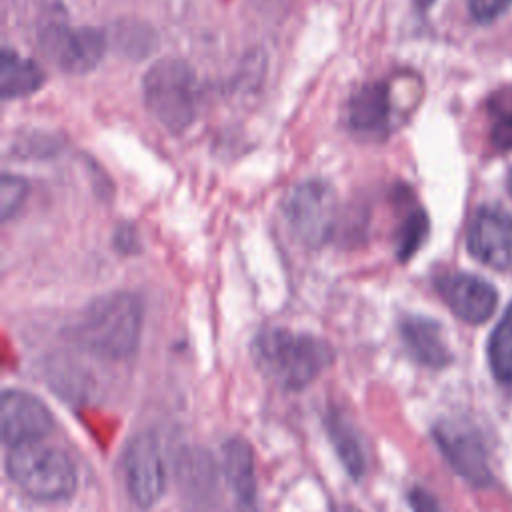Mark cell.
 Returning <instances> with one entry per match:
<instances>
[{
    "label": "cell",
    "instance_id": "ac0fdd59",
    "mask_svg": "<svg viewBox=\"0 0 512 512\" xmlns=\"http://www.w3.org/2000/svg\"><path fill=\"white\" fill-rule=\"evenodd\" d=\"M428 216L420 206H412L406 214L402 224L396 230V256L398 260H410L418 248L424 244L428 236Z\"/></svg>",
    "mask_w": 512,
    "mask_h": 512
},
{
    "label": "cell",
    "instance_id": "7402d4cb",
    "mask_svg": "<svg viewBox=\"0 0 512 512\" xmlns=\"http://www.w3.org/2000/svg\"><path fill=\"white\" fill-rule=\"evenodd\" d=\"M408 500L414 512H442L438 500L424 488H412Z\"/></svg>",
    "mask_w": 512,
    "mask_h": 512
},
{
    "label": "cell",
    "instance_id": "7a4b0ae2",
    "mask_svg": "<svg viewBox=\"0 0 512 512\" xmlns=\"http://www.w3.org/2000/svg\"><path fill=\"white\" fill-rule=\"evenodd\" d=\"M256 368L274 384L286 390L308 386L332 362L330 344L318 336L270 328L252 342Z\"/></svg>",
    "mask_w": 512,
    "mask_h": 512
},
{
    "label": "cell",
    "instance_id": "8fae6325",
    "mask_svg": "<svg viewBox=\"0 0 512 512\" xmlns=\"http://www.w3.org/2000/svg\"><path fill=\"white\" fill-rule=\"evenodd\" d=\"M434 286L448 308L468 324H482L496 310V288L476 274L444 272L436 276Z\"/></svg>",
    "mask_w": 512,
    "mask_h": 512
},
{
    "label": "cell",
    "instance_id": "2e32d148",
    "mask_svg": "<svg viewBox=\"0 0 512 512\" xmlns=\"http://www.w3.org/2000/svg\"><path fill=\"white\" fill-rule=\"evenodd\" d=\"M488 364L492 376L500 384L512 386V302L508 304L500 322L490 334Z\"/></svg>",
    "mask_w": 512,
    "mask_h": 512
},
{
    "label": "cell",
    "instance_id": "ba28073f",
    "mask_svg": "<svg viewBox=\"0 0 512 512\" xmlns=\"http://www.w3.org/2000/svg\"><path fill=\"white\" fill-rule=\"evenodd\" d=\"M122 464L130 498L140 508L156 504L162 498L166 486L164 462L156 436L152 432H140L130 438Z\"/></svg>",
    "mask_w": 512,
    "mask_h": 512
},
{
    "label": "cell",
    "instance_id": "d4e9b609",
    "mask_svg": "<svg viewBox=\"0 0 512 512\" xmlns=\"http://www.w3.org/2000/svg\"><path fill=\"white\" fill-rule=\"evenodd\" d=\"M506 182H508V190H510V194H512V168H510V172H508Z\"/></svg>",
    "mask_w": 512,
    "mask_h": 512
},
{
    "label": "cell",
    "instance_id": "cb8c5ba5",
    "mask_svg": "<svg viewBox=\"0 0 512 512\" xmlns=\"http://www.w3.org/2000/svg\"><path fill=\"white\" fill-rule=\"evenodd\" d=\"M116 246L122 252H134L138 248V240H136V232L130 226H124L116 232Z\"/></svg>",
    "mask_w": 512,
    "mask_h": 512
},
{
    "label": "cell",
    "instance_id": "52a82bcc",
    "mask_svg": "<svg viewBox=\"0 0 512 512\" xmlns=\"http://www.w3.org/2000/svg\"><path fill=\"white\" fill-rule=\"evenodd\" d=\"M432 438L450 468L474 488H490L496 476L480 430L460 418H442L432 426Z\"/></svg>",
    "mask_w": 512,
    "mask_h": 512
},
{
    "label": "cell",
    "instance_id": "3957f363",
    "mask_svg": "<svg viewBox=\"0 0 512 512\" xmlns=\"http://www.w3.org/2000/svg\"><path fill=\"white\" fill-rule=\"evenodd\" d=\"M144 106L170 134L192 126L200 106V84L186 60L162 58L142 78Z\"/></svg>",
    "mask_w": 512,
    "mask_h": 512
},
{
    "label": "cell",
    "instance_id": "5bb4252c",
    "mask_svg": "<svg viewBox=\"0 0 512 512\" xmlns=\"http://www.w3.org/2000/svg\"><path fill=\"white\" fill-rule=\"evenodd\" d=\"M400 334L410 354L428 368H444L452 362L450 348L444 340L442 326L426 316H406Z\"/></svg>",
    "mask_w": 512,
    "mask_h": 512
},
{
    "label": "cell",
    "instance_id": "d6986e66",
    "mask_svg": "<svg viewBox=\"0 0 512 512\" xmlns=\"http://www.w3.org/2000/svg\"><path fill=\"white\" fill-rule=\"evenodd\" d=\"M490 144L498 152L512 150V98L508 92L496 94L488 104Z\"/></svg>",
    "mask_w": 512,
    "mask_h": 512
},
{
    "label": "cell",
    "instance_id": "ffe728a7",
    "mask_svg": "<svg viewBox=\"0 0 512 512\" xmlns=\"http://www.w3.org/2000/svg\"><path fill=\"white\" fill-rule=\"evenodd\" d=\"M28 194V184L24 178L14 174H4L0 182V214L4 220L12 218V214L24 204Z\"/></svg>",
    "mask_w": 512,
    "mask_h": 512
},
{
    "label": "cell",
    "instance_id": "30bf717a",
    "mask_svg": "<svg viewBox=\"0 0 512 512\" xmlns=\"http://www.w3.org/2000/svg\"><path fill=\"white\" fill-rule=\"evenodd\" d=\"M466 246L470 256L478 262L496 270H510L512 218L496 206L478 208L468 228Z\"/></svg>",
    "mask_w": 512,
    "mask_h": 512
},
{
    "label": "cell",
    "instance_id": "603a6c76",
    "mask_svg": "<svg viewBox=\"0 0 512 512\" xmlns=\"http://www.w3.org/2000/svg\"><path fill=\"white\" fill-rule=\"evenodd\" d=\"M250 2L258 12H262L266 16H276V14L286 12L294 0H250Z\"/></svg>",
    "mask_w": 512,
    "mask_h": 512
},
{
    "label": "cell",
    "instance_id": "44dd1931",
    "mask_svg": "<svg viewBox=\"0 0 512 512\" xmlns=\"http://www.w3.org/2000/svg\"><path fill=\"white\" fill-rule=\"evenodd\" d=\"M512 0H468L470 14L478 22H490L510 8Z\"/></svg>",
    "mask_w": 512,
    "mask_h": 512
},
{
    "label": "cell",
    "instance_id": "5b68a950",
    "mask_svg": "<svg viewBox=\"0 0 512 512\" xmlns=\"http://www.w3.org/2000/svg\"><path fill=\"white\" fill-rule=\"evenodd\" d=\"M284 220L292 236L306 248L324 246L338 220V196L324 180H304L290 188L282 202Z\"/></svg>",
    "mask_w": 512,
    "mask_h": 512
},
{
    "label": "cell",
    "instance_id": "7c38bea8",
    "mask_svg": "<svg viewBox=\"0 0 512 512\" xmlns=\"http://www.w3.org/2000/svg\"><path fill=\"white\" fill-rule=\"evenodd\" d=\"M52 428V414L36 396L6 390L0 400L2 442L10 448L40 442Z\"/></svg>",
    "mask_w": 512,
    "mask_h": 512
},
{
    "label": "cell",
    "instance_id": "4fadbf2b",
    "mask_svg": "<svg viewBox=\"0 0 512 512\" xmlns=\"http://www.w3.org/2000/svg\"><path fill=\"white\" fill-rule=\"evenodd\" d=\"M222 454L224 476L228 480L236 512H258V484L250 444L242 438H232L224 444Z\"/></svg>",
    "mask_w": 512,
    "mask_h": 512
},
{
    "label": "cell",
    "instance_id": "9c48e42d",
    "mask_svg": "<svg viewBox=\"0 0 512 512\" xmlns=\"http://www.w3.org/2000/svg\"><path fill=\"white\" fill-rule=\"evenodd\" d=\"M346 124L354 136L384 140L394 128L392 86L384 80L356 88L346 102Z\"/></svg>",
    "mask_w": 512,
    "mask_h": 512
},
{
    "label": "cell",
    "instance_id": "484cf974",
    "mask_svg": "<svg viewBox=\"0 0 512 512\" xmlns=\"http://www.w3.org/2000/svg\"><path fill=\"white\" fill-rule=\"evenodd\" d=\"M342 512H356V510H342Z\"/></svg>",
    "mask_w": 512,
    "mask_h": 512
},
{
    "label": "cell",
    "instance_id": "277c9868",
    "mask_svg": "<svg viewBox=\"0 0 512 512\" xmlns=\"http://www.w3.org/2000/svg\"><path fill=\"white\" fill-rule=\"evenodd\" d=\"M6 470L12 482L34 500L56 502L70 498L76 490V468L70 456L42 440L10 448Z\"/></svg>",
    "mask_w": 512,
    "mask_h": 512
},
{
    "label": "cell",
    "instance_id": "6da1fadb",
    "mask_svg": "<svg viewBox=\"0 0 512 512\" xmlns=\"http://www.w3.org/2000/svg\"><path fill=\"white\" fill-rule=\"evenodd\" d=\"M144 308L136 294L114 292L92 300L72 326L74 342L102 358H128L142 334Z\"/></svg>",
    "mask_w": 512,
    "mask_h": 512
},
{
    "label": "cell",
    "instance_id": "9a60e30c",
    "mask_svg": "<svg viewBox=\"0 0 512 512\" xmlns=\"http://www.w3.org/2000/svg\"><path fill=\"white\" fill-rule=\"evenodd\" d=\"M44 84V70L18 52L4 50L0 58V92L4 100L22 98Z\"/></svg>",
    "mask_w": 512,
    "mask_h": 512
},
{
    "label": "cell",
    "instance_id": "e0dca14e",
    "mask_svg": "<svg viewBox=\"0 0 512 512\" xmlns=\"http://www.w3.org/2000/svg\"><path fill=\"white\" fill-rule=\"evenodd\" d=\"M328 434L334 442V448L344 462L346 470L354 476L360 478L364 472V454L358 442V436L354 434L350 422H346L340 414H332L328 420Z\"/></svg>",
    "mask_w": 512,
    "mask_h": 512
},
{
    "label": "cell",
    "instance_id": "8992f818",
    "mask_svg": "<svg viewBox=\"0 0 512 512\" xmlns=\"http://www.w3.org/2000/svg\"><path fill=\"white\" fill-rule=\"evenodd\" d=\"M42 54L62 72L86 74L96 68L106 52V36L92 26H72L62 16H48L38 26Z\"/></svg>",
    "mask_w": 512,
    "mask_h": 512
}]
</instances>
